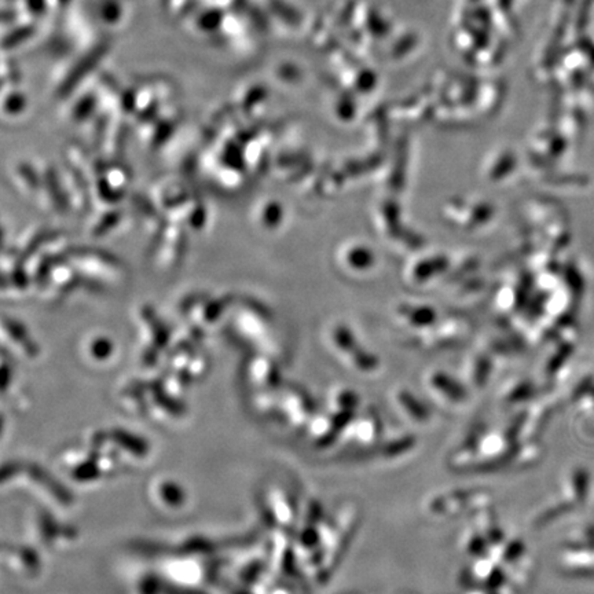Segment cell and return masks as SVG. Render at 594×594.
<instances>
[{
	"mask_svg": "<svg viewBox=\"0 0 594 594\" xmlns=\"http://www.w3.org/2000/svg\"><path fill=\"white\" fill-rule=\"evenodd\" d=\"M401 401H399V412L407 417L406 420H409L413 424H427L431 421V410H428L427 407H424L420 402L414 401L413 398H410L412 395H409V398H406L407 395H401Z\"/></svg>",
	"mask_w": 594,
	"mask_h": 594,
	"instance_id": "cell-1",
	"label": "cell"
}]
</instances>
